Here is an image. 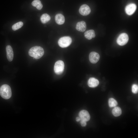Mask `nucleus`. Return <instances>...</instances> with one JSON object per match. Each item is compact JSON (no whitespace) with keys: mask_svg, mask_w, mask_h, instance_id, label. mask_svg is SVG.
Masks as SVG:
<instances>
[{"mask_svg":"<svg viewBox=\"0 0 138 138\" xmlns=\"http://www.w3.org/2000/svg\"><path fill=\"white\" fill-rule=\"evenodd\" d=\"M84 36L86 39L90 40L95 36V31L92 29L87 30L85 32Z\"/></svg>","mask_w":138,"mask_h":138,"instance_id":"4468645a","label":"nucleus"},{"mask_svg":"<svg viewBox=\"0 0 138 138\" xmlns=\"http://www.w3.org/2000/svg\"><path fill=\"white\" fill-rule=\"evenodd\" d=\"M112 113L114 116H119L122 113L121 110L119 107H115L112 109Z\"/></svg>","mask_w":138,"mask_h":138,"instance_id":"f3484780","label":"nucleus"},{"mask_svg":"<svg viewBox=\"0 0 138 138\" xmlns=\"http://www.w3.org/2000/svg\"><path fill=\"white\" fill-rule=\"evenodd\" d=\"M138 91V85L136 84H134L132 87V91L134 94L137 93Z\"/></svg>","mask_w":138,"mask_h":138,"instance_id":"aec40b11","label":"nucleus"},{"mask_svg":"<svg viewBox=\"0 0 138 138\" xmlns=\"http://www.w3.org/2000/svg\"><path fill=\"white\" fill-rule=\"evenodd\" d=\"M76 121L77 122H79L80 120V119L79 117H77L76 118Z\"/></svg>","mask_w":138,"mask_h":138,"instance_id":"4be33fe9","label":"nucleus"},{"mask_svg":"<svg viewBox=\"0 0 138 138\" xmlns=\"http://www.w3.org/2000/svg\"><path fill=\"white\" fill-rule=\"evenodd\" d=\"M72 42V39L69 36H64L60 38L58 41L59 45L61 47L64 48L69 46Z\"/></svg>","mask_w":138,"mask_h":138,"instance_id":"7ed1b4c3","label":"nucleus"},{"mask_svg":"<svg viewBox=\"0 0 138 138\" xmlns=\"http://www.w3.org/2000/svg\"><path fill=\"white\" fill-rule=\"evenodd\" d=\"M86 22L84 21L78 22L76 25V28L78 31L84 32L86 30Z\"/></svg>","mask_w":138,"mask_h":138,"instance_id":"9b49d317","label":"nucleus"},{"mask_svg":"<svg viewBox=\"0 0 138 138\" xmlns=\"http://www.w3.org/2000/svg\"><path fill=\"white\" fill-rule=\"evenodd\" d=\"M7 57L8 61L11 62L13 60L14 53L13 49L10 45H7L6 47Z\"/></svg>","mask_w":138,"mask_h":138,"instance_id":"9d476101","label":"nucleus"},{"mask_svg":"<svg viewBox=\"0 0 138 138\" xmlns=\"http://www.w3.org/2000/svg\"><path fill=\"white\" fill-rule=\"evenodd\" d=\"M44 53L43 49L39 46H35L31 48L28 51V54L30 56L36 59L41 58Z\"/></svg>","mask_w":138,"mask_h":138,"instance_id":"f257e3e1","label":"nucleus"},{"mask_svg":"<svg viewBox=\"0 0 138 138\" xmlns=\"http://www.w3.org/2000/svg\"><path fill=\"white\" fill-rule=\"evenodd\" d=\"M129 40L128 34L125 33H122L120 34L117 40L118 44L121 46H123L127 43Z\"/></svg>","mask_w":138,"mask_h":138,"instance_id":"39448f33","label":"nucleus"},{"mask_svg":"<svg viewBox=\"0 0 138 138\" xmlns=\"http://www.w3.org/2000/svg\"><path fill=\"white\" fill-rule=\"evenodd\" d=\"M64 64L63 62L59 60L56 61L55 64L54 70L55 73L57 75H60L63 72Z\"/></svg>","mask_w":138,"mask_h":138,"instance_id":"20e7f679","label":"nucleus"},{"mask_svg":"<svg viewBox=\"0 0 138 138\" xmlns=\"http://www.w3.org/2000/svg\"><path fill=\"white\" fill-rule=\"evenodd\" d=\"M108 103L109 106L110 107H115L118 104L117 101L112 98L109 99Z\"/></svg>","mask_w":138,"mask_h":138,"instance_id":"6ab92c4d","label":"nucleus"},{"mask_svg":"<svg viewBox=\"0 0 138 138\" xmlns=\"http://www.w3.org/2000/svg\"><path fill=\"white\" fill-rule=\"evenodd\" d=\"M91 12L89 7L87 5L84 4L81 5L79 9L80 14L83 16H86L89 14Z\"/></svg>","mask_w":138,"mask_h":138,"instance_id":"0eeeda50","label":"nucleus"},{"mask_svg":"<svg viewBox=\"0 0 138 138\" xmlns=\"http://www.w3.org/2000/svg\"><path fill=\"white\" fill-rule=\"evenodd\" d=\"M0 95L5 99L10 98L12 96V91L10 86L6 84L2 85L0 88Z\"/></svg>","mask_w":138,"mask_h":138,"instance_id":"f03ea898","label":"nucleus"},{"mask_svg":"<svg viewBox=\"0 0 138 138\" xmlns=\"http://www.w3.org/2000/svg\"><path fill=\"white\" fill-rule=\"evenodd\" d=\"M23 25L22 22L19 21L13 25L12 26V28L13 30L15 31L20 28Z\"/></svg>","mask_w":138,"mask_h":138,"instance_id":"a211bd4d","label":"nucleus"},{"mask_svg":"<svg viewBox=\"0 0 138 138\" xmlns=\"http://www.w3.org/2000/svg\"><path fill=\"white\" fill-rule=\"evenodd\" d=\"M41 22L43 24H45L48 22L51 19L50 16L48 14L45 13L42 14L40 18Z\"/></svg>","mask_w":138,"mask_h":138,"instance_id":"2eb2a0df","label":"nucleus"},{"mask_svg":"<svg viewBox=\"0 0 138 138\" xmlns=\"http://www.w3.org/2000/svg\"><path fill=\"white\" fill-rule=\"evenodd\" d=\"M79 116L80 120L86 122L89 121L90 118V115L88 112L85 110L81 111L79 113Z\"/></svg>","mask_w":138,"mask_h":138,"instance_id":"1a4fd4ad","label":"nucleus"},{"mask_svg":"<svg viewBox=\"0 0 138 138\" xmlns=\"http://www.w3.org/2000/svg\"><path fill=\"white\" fill-rule=\"evenodd\" d=\"M55 20L56 23L59 25L63 24L65 21L64 16L61 14H58L55 16Z\"/></svg>","mask_w":138,"mask_h":138,"instance_id":"ddd939ff","label":"nucleus"},{"mask_svg":"<svg viewBox=\"0 0 138 138\" xmlns=\"http://www.w3.org/2000/svg\"><path fill=\"white\" fill-rule=\"evenodd\" d=\"M136 8V6L134 3H132L127 5L125 8V11L126 14L129 15H131L134 13Z\"/></svg>","mask_w":138,"mask_h":138,"instance_id":"423d86ee","label":"nucleus"},{"mask_svg":"<svg viewBox=\"0 0 138 138\" xmlns=\"http://www.w3.org/2000/svg\"><path fill=\"white\" fill-rule=\"evenodd\" d=\"M99 59L100 55L97 52H91L89 54V60L91 63H96L99 60Z\"/></svg>","mask_w":138,"mask_h":138,"instance_id":"6e6552de","label":"nucleus"},{"mask_svg":"<svg viewBox=\"0 0 138 138\" xmlns=\"http://www.w3.org/2000/svg\"><path fill=\"white\" fill-rule=\"evenodd\" d=\"M80 124L82 126H85L86 125V121L82 120H80Z\"/></svg>","mask_w":138,"mask_h":138,"instance_id":"412c9836","label":"nucleus"},{"mask_svg":"<svg viewBox=\"0 0 138 138\" xmlns=\"http://www.w3.org/2000/svg\"><path fill=\"white\" fill-rule=\"evenodd\" d=\"M32 5L39 10H40L43 7V5L40 0H34L32 3Z\"/></svg>","mask_w":138,"mask_h":138,"instance_id":"dca6fc26","label":"nucleus"},{"mask_svg":"<svg viewBox=\"0 0 138 138\" xmlns=\"http://www.w3.org/2000/svg\"><path fill=\"white\" fill-rule=\"evenodd\" d=\"M99 83L98 80L94 77L90 78L88 82V85L89 86L92 88L97 87Z\"/></svg>","mask_w":138,"mask_h":138,"instance_id":"f8f14e48","label":"nucleus"}]
</instances>
